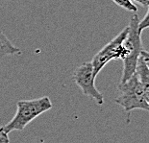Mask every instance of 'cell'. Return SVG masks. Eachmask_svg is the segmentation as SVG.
<instances>
[{
    "label": "cell",
    "mask_w": 149,
    "mask_h": 143,
    "mask_svg": "<svg viewBox=\"0 0 149 143\" xmlns=\"http://www.w3.org/2000/svg\"><path fill=\"white\" fill-rule=\"evenodd\" d=\"M52 107L51 100L47 96L31 100H20L17 103V110L13 119L0 129L7 135L14 131H23L28 124L40 114L51 110Z\"/></svg>",
    "instance_id": "6da1fadb"
},
{
    "label": "cell",
    "mask_w": 149,
    "mask_h": 143,
    "mask_svg": "<svg viewBox=\"0 0 149 143\" xmlns=\"http://www.w3.org/2000/svg\"><path fill=\"white\" fill-rule=\"evenodd\" d=\"M139 17L137 14H134L130 18L128 25V34L126 39L123 41V44L127 50V56L123 60V71L120 83H124L135 74L136 68L141 57V54L143 50L141 42V33L139 31Z\"/></svg>",
    "instance_id": "7a4b0ae2"
},
{
    "label": "cell",
    "mask_w": 149,
    "mask_h": 143,
    "mask_svg": "<svg viewBox=\"0 0 149 143\" xmlns=\"http://www.w3.org/2000/svg\"><path fill=\"white\" fill-rule=\"evenodd\" d=\"M118 90L119 93L116 98V103L121 106L126 112L129 113L134 110L149 112L146 93L136 73L126 82L120 83Z\"/></svg>",
    "instance_id": "3957f363"
},
{
    "label": "cell",
    "mask_w": 149,
    "mask_h": 143,
    "mask_svg": "<svg viewBox=\"0 0 149 143\" xmlns=\"http://www.w3.org/2000/svg\"><path fill=\"white\" fill-rule=\"evenodd\" d=\"M128 34V27L124 28L117 35L113 40L107 43L102 49L93 58L91 65L93 67L94 75L96 76L99 72L105 67L108 62L113 60H121L123 61L127 56V50L123 44V41L126 39Z\"/></svg>",
    "instance_id": "277c9868"
},
{
    "label": "cell",
    "mask_w": 149,
    "mask_h": 143,
    "mask_svg": "<svg viewBox=\"0 0 149 143\" xmlns=\"http://www.w3.org/2000/svg\"><path fill=\"white\" fill-rule=\"evenodd\" d=\"M95 78L91 62H85L78 66L73 73V80L75 84L81 88L83 94L93 99L101 106L104 104V97L95 87Z\"/></svg>",
    "instance_id": "5b68a950"
},
{
    "label": "cell",
    "mask_w": 149,
    "mask_h": 143,
    "mask_svg": "<svg viewBox=\"0 0 149 143\" xmlns=\"http://www.w3.org/2000/svg\"><path fill=\"white\" fill-rule=\"evenodd\" d=\"M17 54H21V50L15 47L6 37V35L0 31V57L17 55Z\"/></svg>",
    "instance_id": "8992f818"
},
{
    "label": "cell",
    "mask_w": 149,
    "mask_h": 143,
    "mask_svg": "<svg viewBox=\"0 0 149 143\" xmlns=\"http://www.w3.org/2000/svg\"><path fill=\"white\" fill-rule=\"evenodd\" d=\"M113 2H115L117 6H119L120 8L125 9L126 11H129L131 12H134L136 14L138 11L137 6H135L132 3L131 0H112Z\"/></svg>",
    "instance_id": "52a82bcc"
},
{
    "label": "cell",
    "mask_w": 149,
    "mask_h": 143,
    "mask_svg": "<svg viewBox=\"0 0 149 143\" xmlns=\"http://www.w3.org/2000/svg\"><path fill=\"white\" fill-rule=\"evenodd\" d=\"M149 28V6H148V11L147 14L145 15V17L142 18L141 20H139V33H141L142 31Z\"/></svg>",
    "instance_id": "ba28073f"
},
{
    "label": "cell",
    "mask_w": 149,
    "mask_h": 143,
    "mask_svg": "<svg viewBox=\"0 0 149 143\" xmlns=\"http://www.w3.org/2000/svg\"><path fill=\"white\" fill-rule=\"evenodd\" d=\"M10 139L7 133H5L4 132H2V130L0 129V143H9Z\"/></svg>",
    "instance_id": "9c48e42d"
},
{
    "label": "cell",
    "mask_w": 149,
    "mask_h": 143,
    "mask_svg": "<svg viewBox=\"0 0 149 143\" xmlns=\"http://www.w3.org/2000/svg\"><path fill=\"white\" fill-rule=\"evenodd\" d=\"M141 57L142 58V60L144 61V62L146 63V65L148 66V68H149V52L142 50V52L141 54Z\"/></svg>",
    "instance_id": "30bf717a"
},
{
    "label": "cell",
    "mask_w": 149,
    "mask_h": 143,
    "mask_svg": "<svg viewBox=\"0 0 149 143\" xmlns=\"http://www.w3.org/2000/svg\"><path fill=\"white\" fill-rule=\"evenodd\" d=\"M131 1L139 3V4H141L142 7H148L149 6V0H131Z\"/></svg>",
    "instance_id": "8fae6325"
},
{
    "label": "cell",
    "mask_w": 149,
    "mask_h": 143,
    "mask_svg": "<svg viewBox=\"0 0 149 143\" xmlns=\"http://www.w3.org/2000/svg\"><path fill=\"white\" fill-rule=\"evenodd\" d=\"M4 2H5V0H0V6H2V4Z\"/></svg>",
    "instance_id": "7c38bea8"
}]
</instances>
